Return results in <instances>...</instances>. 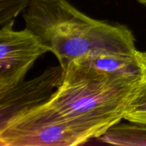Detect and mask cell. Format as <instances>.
<instances>
[{"label":"cell","instance_id":"obj_7","mask_svg":"<svg viewBox=\"0 0 146 146\" xmlns=\"http://www.w3.org/2000/svg\"><path fill=\"white\" fill-rule=\"evenodd\" d=\"M99 138L101 142L113 145L146 146V124L118 123Z\"/></svg>","mask_w":146,"mask_h":146},{"label":"cell","instance_id":"obj_3","mask_svg":"<svg viewBox=\"0 0 146 146\" xmlns=\"http://www.w3.org/2000/svg\"><path fill=\"white\" fill-rule=\"evenodd\" d=\"M88 141L47 101L0 123L1 146H74Z\"/></svg>","mask_w":146,"mask_h":146},{"label":"cell","instance_id":"obj_10","mask_svg":"<svg viewBox=\"0 0 146 146\" xmlns=\"http://www.w3.org/2000/svg\"><path fill=\"white\" fill-rule=\"evenodd\" d=\"M139 3L142 4L143 5H144L146 7V0H137Z\"/></svg>","mask_w":146,"mask_h":146},{"label":"cell","instance_id":"obj_9","mask_svg":"<svg viewBox=\"0 0 146 146\" xmlns=\"http://www.w3.org/2000/svg\"><path fill=\"white\" fill-rule=\"evenodd\" d=\"M31 0H0L1 27L14 20L20 12L27 8Z\"/></svg>","mask_w":146,"mask_h":146},{"label":"cell","instance_id":"obj_2","mask_svg":"<svg viewBox=\"0 0 146 146\" xmlns=\"http://www.w3.org/2000/svg\"><path fill=\"white\" fill-rule=\"evenodd\" d=\"M24 19L26 28L55 55L63 69L88 52L136 50L128 27L91 18L67 0H31Z\"/></svg>","mask_w":146,"mask_h":146},{"label":"cell","instance_id":"obj_8","mask_svg":"<svg viewBox=\"0 0 146 146\" xmlns=\"http://www.w3.org/2000/svg\"><path fill=\"white\" fill-rule=\"evenodd\" d=\"M124 119L128 122L146 124V81L140 87Z\"/></svg>","mask_w":146,"mask_h":146},{"label":"cell","instance_id":"obj_4","mask_svg":"<svg viewBox=\"0 0 146 146\" xmlns=\"http://www.w3.org/2000/svg\"><path fill=\"white\" fill-rule=\"evenodd\" d=\"M14 23L12 20L0 29V94L22 82L34 62L49 51L29 29L14 30Z\"/></svg>","mask_w":146,"mask_h":146},{"label":"cell","instance_id":"obj_5","mask_svg":"<svg viewBox=\"0 0 146 146\" xmlns=\"http://www.w3.org/2000/svg\"><path fill=\"white\" fill-rule=\"evenodd\" d=\"M63 76L61 66L46 68L38 76L19 84L0 94V123L21 110L45 103L59 86Z\"/></svg>","mask_w":146,"mask_h":146},{"label":"cell","instance_id":"obj_1","mask_svg":"<svg viewBox=\"0 0 146 146\" xmlns=\"http://www.w3.org/2000/svg\"><path fill=\"white\" fill-rule=\"evenodd\" d=\"M73 61L47 102L88 140L99 138L124 119L143 83Z\"/></svg>","mask_w":146,"mask_h":146},{"label":"cell","instance_id":"obj_6","mask_svg":"<svg viewBox=\"0 0 146 146\" xmlns=\"http://www.w3.org/2000/svg\"><path fill=\"white\" fill-rule=\"evenodd\" d=\"M113 75L146 80V52L100 51L88 54L74 60Z\"/></svg>","mask_w":146,"mask_h":146}]
</instances>
